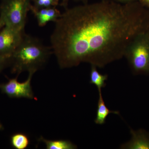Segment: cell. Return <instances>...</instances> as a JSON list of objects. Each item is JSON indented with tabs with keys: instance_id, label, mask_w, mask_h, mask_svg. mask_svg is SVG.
Returning a JSON list of instances; mask_svg holds the SVG:
<instances>
[{
	"instance_id": "cell-8",
	"label": "cell",
	"mask_w": 149,
	"mask_h": 149,
	"mask_svg": "<svg viewBox=\"0 0 149 149\" xmlns=\"http://www.w3.org/2000/svg\"><path fill=\"white\" fill-rule=\"evenodd\" d=\"M30 10L36 17L38 25L42 27L50 22H55L61 15L58 10L52 7L38 8L31 6Z\"/></svg>"
},
{
	"instance_id": "cell-16",
	"label": "cell",
	"mask_w": 149,
	"mask_h": 149,
	"mask_svg": "<svg viewBox=\"0 0 149 149\" xmlns=\"http://www.w3.org/2000/svg\"><path fill=\"white\" fill-rule=\"evenodd\" d=\"M142 1L145 4L149 7V0H142Z\"/></svg>"
},
{
	"instance_id": "cell-6",
	"label": "cell",
	"mask_w": 149,
	"mask_h": 149,
	"mask_svg": "<svg viewBox=\"0 0 149 149\" xmlns=\"http://www.w3.org/2000/svg\"><path fill=\"white\" fill-rule=\"evenodd\" d=\"M24 31L19 32L5 26L0 31V55L10 60L19 45Z\"/></svg>"
},
{
	"instance_id": "cell-7",
	"label": "cell",
	"mask_w": 149,
	"mask_h": 149,
	"mask_svg": "<svg viewBox=\"0 0 149 149\" xmlns=\"http://www.w3.org/2000/svg\"><path fill=\"white\" fill-rule=\"evenodd\" d=\"M131 139L122 144L120 148L123 149H149V132L144 129L134 130L130 128Z\"/></svg>"
},
{
	"instance_id": "cell-11",
	"label": "cell",
	"mask_w": 149,
	"mask_h": 149,
	"mask_svg": "<svg viewBox=\"0 0 149 149\" xmlns=\"http://www.w3.org/2000/svg\"><path fill=\"white\" fill-rule=\"evenodd\" d=\"M91 66L90 83L95 85L97 88L98 91H102V88L106 86V81L107 80L108 75L100 73L97 70V67L94 65Z\"/></svg>"
},
{
	"instance_id": "cell-9",
	"label": "cell",
	"mask_w": 149,
	"mask_h": 149,
	"mask_svg": "<svg viewBox=\"0 0 149 149\" xmlns=\"http://www.w3.org/2000/svg\"><path fill=\"white\" fill-rule=\"evenodd\" d=\"M99 99L98 101L96 116L95 118V123L98 125H103L106 122V120L108 116L110 113L118 114L119 112L117 111L110 110L108 108L104 102L103 98L102 96V91H98Z\"/></svg>"
},
{
	"instance_id": "cell-4",
	"label": "cell",
	"mask_w": 149,
	"mask_h": 149,
	"mask_svg": "<svg viewBox=\"0 0 149 149\" xmlns=\"http://www.w3.org/2000/svg\"><path fill=\"white\" fill-rule=\"evenodd\" d=\"M31 6L29 0H4L0 6V18L5 26L23 32Z\"/></svg>"
},
{
	"instance_id": "cell-3",
	"label": "cell",
	"mask_w": 149,
	"mask_h": 149,
	"mask_svg": "<svg viewBox=\"0 0 149 149\" xmlns=\"http://www.w3.org/2000/svg\"><path fill=\"white\" fill-rule=\"evenodd\" d=\"M124 57L133 73H149V31L142 33L133 40Z\"/></svg>"
},
{
	"instance_id": "cell-17",
	"label": "cell",
	"mask_w": 149,
	"mask_h": 149,
	"mask_svg": "<svg viewBox=\"0 0 149 149\" xmlns=\"http://www.w3.org/2000/svg\"><path fill=\"white\" fill-rule=\"evenodd\" d=\"M120 1H124L130 2L132 1H135V0H120Z\"/></svg>"
},
{
	"instance_id": "cell-19",
	"label": "cell",
	"mask_w": 149,
	"mask_h": 149,
	"mask_svg": "<svg viewBox=\"0 0 149 149\" xmlns=\"http://www.w3.org/2000/svg\"><path fill=\"white\" fill-rule=\"evenodd\" d=\"M63 1L65 2V0H63Z\"/></svg>"
},
{
	"instance_id": "cell-14",
	"label": "cell",
	"mask_w": 149,
	"mask_h": 149,
	"mask_svg": "<svg viewBox=\"0 0 149 149\" xmlns=\"http://www.w3.org/2000/svg\"><path fill=\"white\" fill-rule=\"evenodd\" d=\"M9 59L0 55V72L2 71L7 65L9 64Z\"/></svg>"
},
{
	"instance_id": "cell-1",
	"label": "cell",
	"mask_w": 149,
	"mask_h": 149,
	"mask_svg": "<svg viewBox=\"0 0 149 149\" xmlns=\"http://www.w3.org/2000/svg\"><path fill=\"white\" fill-rule=\"evenodd\" d=\"M55 23L51 48L61 68L82 63L103 68L149 31V13L136 4L105 1L67 10Z\"/></svg>"
},
{
	"instance_id": "cell-2",
	"label": "cell",
	"mask_w": 149,
	"mask_h": 149,
	"mask_svg": "<svg viewBox=\"0 0 149 149\" xmlns=\"http://www.w3.org/2000/svg\"><path fill=\"white\" fill-rule=\"evenodd\" d=\"M52 48L37 37L24 34L19 45L10 59L12 72L18 76L24 71L35 73L43 68L53 52Z\"/></svg>"
},
{
	"instance_id": "cell-12",
	"label": "cell",
	"mask_w": 149,
	"mask_h": 149,
	"mask_svg": "<svg viewBox=\"0 0 149 149\" xmlns=\"http://www.w3.org/2000/svg\"><path fill=\"white\" fill-rule=\"evenodd\" d=\"M11 144L16 149L27 148L29 144L28 136L23 133H19L13 134L11 137Z\"/></svg>"
},
{
	"instance_id": "cell-13",
	"label": "cell",
	"mask_w": 149,
	"mask_h": 149,
	"mask_svg": "<svg viewBox=\"0 0 149 149\" xmlns=\"http://www.w3.org/2000/svg\"><path fill=\"white\" fill-rule=\"evenodd\" d=\"M36 6L38 8L52 7L53 6L56 5L58 0H35Z\"/></svg>"
},
{
	"instance_id": "cell-18",
	"label": "cell",
	"mask_w": 149,
	"mask_h": 149,
	"mask_svg": "<svg viewBox=\"0 0 149 149\" xmlns=\"http://www.w3.org/2000/svg\"><path fill=\"white\" fill-rule=\"evenodd\" d=\"M3 129V125L1 123H0V130H2Z\"/></svg>"
},
{
	"instance_id": "cell-15",
	"label": "cell",
	"mask_w": 149,
	"mask_h": 149,
	"mask_svg": "<svg viewBox=\"0 0 149 149\" xmlns=\"http://www.w3.org/2000/svg\"><path fill=\"white\" fill-rule=\"evenodd\" d=\"M5 24L1 18H0V31L4 27Z\"/></svg>"
},
{
	"instance_id": "cell-10",
	"label": "cell",
	"mask_w": 149,
	"mask_h": 149,
	"mask_svg": "<svg viewBox=\"0 0 149 149\" xmlns=\"http://www.w3.org/2000/svg\"><path fill=\"white\" fill-rule=\"evenodd\" d=\"M38 141L45 145L47 149H75L77 146L67 140H49L41 136Z\"/></svg>"
},
{
	"instance_id": "cell-5",
	"label": "cell",
	"mask_w": 149,
	"mask_h": 149,
	"mask_svg": "<svg viewBox=\"0 0 149 149\" xmlns=\"http://www.w3.org/2000/svg\"><path fill=\"white\" fill-rule=\"evenodd\" d=\"M34 72H29L26 81L20 83L17 76L9 79L6 83L0 84V90L4 94L12 98H26L36 100L31 86V80Z\"/></svg>"
}]
</instances>
